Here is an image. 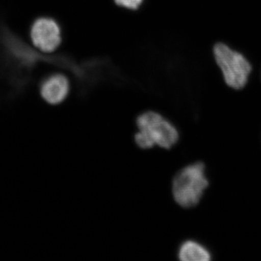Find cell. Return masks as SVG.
Instances as JSON below:
<instances>
[{
	"mask_svg": "<svg viewBox=\"0 0 261 261\" xmlns=\"http://www.w3.org/2000/svg\"><path fill=\"white\" fill-rule=\"evenodd\" d=\"M137 132L135 142L142 149L154 147L171 149L177 143L179 135L177 128L162 115L154 111H147L137 117Z\"/></svg>",
	"mask_w": 261,
	"mask_h": 261,
	"instance_id": "obj_1",
	"label": "cell"
},
{
	"mask_svg": "<svg viewBox=\"0 0 261 261\" xmlns=\"http://www.w3.org/2000/svg\"><path fill=\"white\" fill-rule=\"evenodd\" d=\"M205 166L196 163L182 168L173 180L172 193L178 205L185 208L199 203L204 191L208 187Z\"/></svg>",
	"mask_w": 261,
	"mask_h": 261,
	"instance_id": "obj_2",
	"label": "cell"
},
{
	"mask_svg": "<svg viewBox=\"0 0 261 261\" xmlns=\"http://www.w3.org/2000/svg\"><path fill=\"white\" fill-rule=\"evenodd\" d=\"M214 56L216 63L222 70L227 85L235 89L243 88L246 85L252 69L246 58L223 43L215 46Z\"/></svg>",
	"mask_w": 261,
	"mask_h": 261,
	"instance_id": "obj_3",
	"label": "cell"
},
{
	"mask_svg": "<svg viewBox=\"0 0 261 261\" xmlns=\"http://www.w3.org/2000/svg\"><path fill=\"white\" fill-rule=\"evenodd\" d=\"M30 34L34 47L43 53H53L61 44V27L53 18L37 19L33 23Z\"/></svg>",
	"mask_w": 261,
	"mask_h": 261,
	"instance_id": "obj_4",
	"label": "cell"
},
{
	"mask_svg": "<svg viewBox=\"0 0 261 261\" xmlns=\"http://www.w3.org/2000/svg\"><path fill=\"white\" fill-rule=\"evenodd\" d=\"M70 92V83L64 75L56 73L49 75L41 84L42 99L49 105H59L64 102Z\"/></svg>",
	"mask_w": 261,
	"mask_h": 261,
	"instance_id": "obj_5",
	"label": "cell"
},
{
	"mask_svg": "<svg viewBox=\"0 0 261 261\" xmlns=\"http://www.w3.org/2000/svg\"><path fill=\"white\" fill-rule=\"evenodd\" d=\"M178 257L182 261H208L211 259L208 250L192 240L181 244L178 249Z\"/></svg>",
	"mask_w": 261,
	"mask_h": 261,
	"instance_id": "obj_6",
	"label": "cell"
},
{
	"mask_svg": "<svg viewBox=\"0 0 261 261\" xmlns=\"http://www.w3.org/2000/svg\"><path fill=\"white\" fill-rule=\"evenodd\" d=\"M144 0H115L118 6L128 10H137L141 6Z\"/></svg>",
	"mask_w": 261,
	"mask_h": 261,
	"instance_id": "obj_7",
	"label": "cell"
}]
</instances>
